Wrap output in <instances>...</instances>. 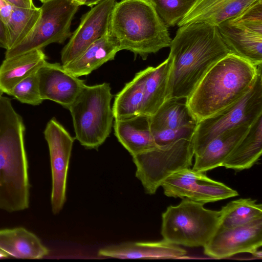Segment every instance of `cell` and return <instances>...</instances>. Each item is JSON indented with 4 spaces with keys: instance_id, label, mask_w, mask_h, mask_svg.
Returning <instances> with one entry per match:
<instances>
[{
    "instance_id": "cell-1",
    "label": "cell",
    "mask_w": 262,
    "mask_h": 262,
    "mask_svg": "<svg viewBox=\"0 0 262 262\" xmlns=\"http://www.w3.org/2000/svg\"><path fill=\"white\" fill-rule=\"evenodd\" d=\"M179 27L169 46L171 66L166 100L186 99L211 67L230 53L217 26L198 23Z\"/></svg>"
},
{
    "instance_id": "cell-2",
    "label": "cell",
    "mask_w": 262,
    "mask_h": 262,
    "mask_svg": "<svg viewBox=\"0 0 262 262\" xmlns=\"http://www.w3.org/2000/svg\"><path fill=\"white\" fill-rule=\"evenodd\" d=\"M25 126L11 99L0 97V209L23 210L29 205Z\"/></svg>"
},
{
    "instance_id": "cell-3",
    "label": "cell",
    "mask_w": 262,
    "mask_h": 262,
    "mask_svg": "<svg viewBox=\"0 0 262 262\" xmlns=\"http://www.w3.org/2000/svg\"><path fill=\"white\" fill-rule=\"evenodd\" d=\"M258 66L229 53L204 75L186 99L197 123L240 99L251 88Z\"/></svg>"
},
{
    "instance_id": "cell-4",
    "label": "cell",
    "mask_w": 262,
    "mask_h": 262,
    "mask_svg": "<svg viewBox=\"0 0 262 262\" xmlns=\"http://www.w3.org/2000/svg\"><path fill=\"white\" fill-rule=\"evenodd\" d=\"M108 34L128 50L145 60L150 54L169 47L168 27L149 0L116 2L110 16Z\"/></svg>"
},
{
    "instance_id": "cell-5",
    "label": "cell",
    "mask_w": 262,
    "mask_h": 262,
    "mask_svg": "<svg viewBox=\"0 0 262 262\" xmlns=\"http://www.w3.org/2000/svg\"><path fill=\"white\" fill-rule=\"evenodd\" d=\"M108 83L85 86L69 106L75 139L86 148L97 149L110 135L114 118Z\"/></svg>"
},
{
    "instance_id": "cell-6",
    "label": "cell",
    "mask_w": 262,
    "mask_h": 262,
    "mask_svg": "<svg viewBox=\"0 0 262 262\" xmlns=\"http://www.w3.org/2000/svg\"><path fill=\"white\" fill-rule=\"evenodd\" d=\"M220 211L187 198L168 206L162 214L161 235L174 245L204 247L219 228Z\"/></svg>"
},
{
    "instance_id": "cell-7",
    "label": "cell",
    "mask_w": 262,
    "mask_h": 262,
    "mask_svg": "<svg viewBox=\"0 0 262 262\" xmlns=\"http://www.w3.org/2000/svg\"><path fill=\"white\" fill-rule=\"evenodd\" d=\"M261 69V65L258 66L253 84L240 99L197 123L192 138L194 156L222 133L240 125H251L262 115Z\"/></svg>"
},
{
    "instance_id": "cell-8",
    "label": "cell",
    "mask_w": 262,
    "mask_h": 262,
    "mask_svg": "<svg viewBox=\"0 0 262 262\" xmlns=\"http://www.w3.org/2000/svg\"><path fill=\"white\" fill-rule=\"evenodd\" d=\"M194 156L193 140L182 139L135 155L136 177L145 192L155 194L162 182L180 170L190 168Z\"/></svg>"
},
{
    "instance_id": "cell-9",
    "label": "cell",
    "mask_w": 262,
    "mask_h": 262,
    "mask_svg": "<svg viewBox=\"0 0 262 262\" xmlns=\"http://www.w3.org/2000/svg\"><path fill=\"white\" fill-rule=\"evenodd\" d=\"M40 7L39 17L30 34L19 43L6 50L5 58L62 43L72 35L71 25L79 6L73 0H47Z\"/></svg>"
},
{
    "instance_id": "cell-10",
    "label": "cell",
    "mask_w": 262,
    "mask_h": 262,
    "mask_svg": "<svg viewBox=\"0 0 262 262\" xmlns=\"http://www.w3.org/2000/svg\"><path fill=\"white\" fill-rule=\"evenodd\" d=\"M217 26L230 53L255 66L262 64V0Z\"/></svg>"
},
{
    "instance_id": "cell-11",
    "label": "cell",
    "mask_w": 262,
    "mask_h": 262,
    "mask_svg": "<svg viewBox=\"0 0 262 262\" xmlns=\"http://www.w3.org/2000/svg\"><path fill=\"white\" fill-rule=\"evenodd\" d=\"M168 197L187 198L203 204L238 195L235 190L190 168L177 171L162 183Z\"/></svg>"
},
{
    "instance_id": "cell-12",
    "label": "cell",
    "mask_w": 262,
    "mask_h": 262,
    "mask_svg": "<svg viewBox=\"0 0 262 262\" xmlns=\"http://www.w3.org/2000/svg\"><path fill=\"white\" fill-rule=\"evenodd\" d=\"M43 133L50 157L52 210L56 214L62 209L66 200L68 171L75 138L54 118L48 122Z\"/></svg>"
},
{
    "instance_id": "cell-13",
    "label": "cell",
    "mask_w": 262,
    "mask_h": 262,
    "mask_svg": "<svg viewBox=\"0 0 262 262\" xmlns=\"http://www.w3.org/2000/svg\"><path fill=\"white\" fill-rule=\"evenodd\" d=\"M262 246V217L244 225L219 229L204 245L205 255L216 259L254 253Z\"/></svg>"
},
{
    "instance_id": "cell-14",
    "label": "cell",
    "mask_w": 262,
    "mask_h": 262,
    "mask_svg": "<svg viewBox=\"0 0 262 262\" xmlns=\"http://www.w3.org/2000/svg\"><path fill=\"white\" fill-rule=\"evenodd\" d=\"M116 0H103L83 14L77 28L61 52L65 65L79 56L97 40L108 33L111 14Z\"/></svg>"
},
{
    "instance_id": "cell-15",
    "label": "cell",
    "mask_w": 262,
    "mask_h": 262,
    "mask_svg": "<svg viewBox=\"0 0 262 262\" xmlns=\"http://www.w3.org/2000/svg\"><path fill=\"white\" fill-rule=\"evenodd\" d=\"M40 95L68 108L85 86L84 81L66 70L59 63L47 61L37 72Z\"/></svg>"
},
{
    "instance_id": "cell-16",
    "label": "cell",
    "mask_w": 262,
    "mask_h": 262,
    "mask_svg": "<svg viewBox=\"0 0 262 262\" xmlns=\"http://www.w3.org/2000/svg\"><path fill=\"white\" fill-rule=\"evenodd\" d=\"M98 255L119 259L185 258L187 252L164 239L158 242H127L100 249Z\"/></svg>"
},
{
    "instance_id": "cell-17",
    "label": "cell",
    "mask_w": 262,
    "mask_h": 262,
    "mask_svg": "<svg viewBox=\"0 0 262 262\" xmlns=\"http://www.w3.org/2000/svg\"><path fill=\"white\" fill-rule=\"evenodd\" d=\"M256 0H195L177 25L204 23L217 26L243 11Z\"/></svg>"
},
{
    "instance_id": "cell-18",
    "label": "cell",
    "mask_w": 262,
    "mask_h": 262,
    "mask_svg": "<svg viewBox=\"0 0 262 262\" xmlns=\"http://www.w3.org/2000/svg\"><path fill=\"white\" fill-rule=\"evenodd\" d=\"M114 134L119 142L132 156L157 147L150 126V116L140 114L115 119Z\"/></svg>"
},
{
    "instance_id": "cell-19",
    "label": "cell",
    "mask_w": 262,
    "mask_h": 262,
    "mask_svg": "<svg viewBox=\"0 0 262 262\" xmlns=\"http://www.w3.org/2000/svg\"><path fill=\"white\" fill-rule=\"evenodd\" d=\"M250 125L245 124L226 130L211 140L200 153L194 155L192 169L204 172L222 166Z\"/></svg>"
},
{
    "instance_id": "cell-20",
    "label": "cell",
    "mask_w": 262,
    "mask_h": 262,
    "mask_svg": "<svg viewBox=\"0 0 262 262\" xmlns=\"http://www.w3.org/2000/svg\"><path fill=\"white\" fill-rule=\"evenodd\" d=\"M120 51L118 41L108 33L91 44L75 59L62 66L77 77L88 75L113 60Z\"/></svg>"
},
{
    "instance_id": "cell-21",
    "label": "cell",
    "mask_w": 262,
    "mask_h": 262,
    "mask_svg": "<svg viewBox=\"0 0 262 262\" xmlns=\"http://www.w3.org/2000/svg\"><path fill=\"white\" fill-rule=\"evenodd\" d=\"M0 250L21 259H41L49 252L36 235L23 227L0 230Z\"/></svg>"
},
{
    "instance_id": "cell-22",
    "label": "cell",
    "mask_w": 262,
    "mask_h": 262,
    "mask_svg": "<svg viewBox=\"0 0 262 262\" xmlns=\"http://www.w3.org/2000/svg\"><path fill=\"white\" fill-rule=\"evenodd\" d=\"M47 58L42 49L5 58L0 66V88L4 93L8 94L18 82L37 73Z\"/></svg>"
},
{
    "instance_id": "cell-23",
    "label": "cell",
    "mask_w": 262,
    "mask_h": 262,
    "mask_svg": "<svg viewBox=\"0 0 262 262\" xmlns=\"http://www.w3.org/2000/svg\"><path fill=\"white\" fill-rule=\"evenodd\" d=\"M262 152V115L250 126L224 162L222 166L235 170L250 168Z\"/></svg>"
},
{
    "instance_id": "cell-24",
    "label": "cell",
    "mask_w": 262,
    "mask_h": 262,
    "mask_svg": "<svg viewBox=\"0 0 262 262\" xmlns=\"http://www.w3.org/2000/svg\"><path fill=\"white\" fill-rule=\"evenodd\" d=\"M197 121L186 99H168L150 116L151 133L187 126H196Z\"/></svg>"
},
{
    "instance_id": "cell-25",
    "label": "cell",
    "mask_w": 262,
    "mask_h": 262,
    "mask_svg": "<svg viewBox=\"0 0 262 262\" xmlns=\"http://www.w3.org/2000/svg\"><path fill=\"white\" fill-rule=\"evenodd\" d=\"M171 66V60L168 56L157 67H149L141 114L152 115L165 101Z\"/></svg>"
},
{
    "instance_id": "cell-26",
    "label": "cell",
    "mask_w": 262,
    "mask_h": 262,
    "mask_svg": "<svg viewBox=\"0 0 262 262\" xmlns=\"http://www.w3.org/2000/svg\"><path fill=\"white\" fill-rule=\"evenodd\" d=\"M149 67L140 71L116 95L112 108L115 119L132 117L141 113L145 79Z\"/></svg>"
},
{
    "instance_id": "cell-27",
    "label": "cell",
    "mask_w": 262,
    "mask_h": 262,
    "mask_svg": "<svg viewBox=\"0 0 262 262\" xmlns=\"http://www.w3.org/2000/svg\"><path fill=\"white\" fill-rule=\"evenodd\" d=\"M262 217V205L251 199L231 201L220 211L219 229L241 226Z\"/></svg>"
},
{
    "instance_id": "cell-28",
    "label": "cell",
    "mask_w": 262,
    "mask_h": 262,
    "mask_svg": "<svg viewBox=\"0 0 262 262\" xmlns=\"http://www.w3.org/2000/svg\"><path fill=\"white\" fill-rule=\"evenodd\" d=\"M40 14V7L35 6L32 8H25L13 5L8 20L4 25L7 39V50L21 42L30 34Z\"/></svg>"
},
{
    "instance_id": "cell-29",
    "label": "cell",
    "mask_w": 262,
    "mask_h": 262,
    "mask_svg": "<svg viewBox=\"0 0 262 262\" xmlns=\"http://www.w3.org/2000/svg\"><path fill=\"white\" fill-rule=\"evenodd\" d=\"M168 28L178 24L193 5L195 0H149Z\"/></svg>"
},
{
    "instance_id": "cell-30",
    "label": "cell",
    "mask_w": 262,
    "mask_h": 262,
    "mask_svg": "<svg viewBox=\"0 0 262 262\" xmlns=\"http://www.w3.org/2000/svg\"><path fill=\"white\" fill-rule=\"evenodd\" d=\"M20 102L37 105L43 101L41 98L37 73L23 79L15 84L8 92Z\"/></svg>"
},
{
    "instance_id": "cell-31",
    "label": "cell",
    "mask_w": 262,
    "mask_h": 262,
    "mask_svg": "<svg viewBox=\"0 0 262 262\" xmlns=\"http://www.w3.org/2000/svg\"><path fill=\"white\" fill-rule=\"evenodd\" d=\"M196 126H187L175 129H165L152 132L157 146L161 147L171 144L182 139H192Z\"/></svg>"
},
{
    "instance_id": "cell-32",
    "label": "cell",
    "mask_w": 262,
    "mask_h": 262,
    "mask_svg": "<svg viewBox=\"0 0 262 262\" xmlns=\"http://www.w3.org/2000/svg\"><path fill=\"white\" fill-rule=\"evenodd\" d=\"M13 5L6 0H0V18L4 25L8 20Z\"/></svg>"
},
{
    "instance_id": "cell-33",
    "label": "cell",
    "mask_w": 262,
    "mask_h": 262,
    "mask_svg": "<svg viewBox=\"0 0 262 262\" xmlns=\"http://www.w3.org/2000/svg\"><path fill=\"white\" fill-rule=\"evenodd\" d=\"M15 6L25 8H32L35 7L33 0H6Z\"/></svg>"
},
{
    "instance_id": "cell-34",
    "label": "cell",
    "mask_w": 262,
    "mask_h": 262,
    "mask_svg": "<svg viewBox=\"0 0 262 262\" xmlns=\"http://www.w3.org/2000/svg\"><path fill=\"white\" fill-rule=\"evenodd\" d=\"M0 47L7 50L8 43L5 26L0 18Z\"/></svg>"
},
{
    "instance_id": "cell-35",
    "label": "cell",
    "mask_w": 262,
    "mask_h": 262,
    "mask_svg": "<svg viewBox=\"0 0 262 262\" xmlns=\"http://www.w3.org/2000/svg\"><path fill=\"white\" fill-rule=\"evenodd\" d=\"M75 3L79 6L81 5H86L89 7H94L103 0H73Z\"/></svg>"
},
{
    "instance_id": "cell-36",
    "label": "cell",
    "mask_w": 262,
    "mask_h": 262,
    "mask_svg": "<svg viewBox=\"0 0 262 262\" xmlns=\"http://www.w3.org/2000/svg\"><path fill=\"white\" fill-rule=\"evenodd\" d=\"M261 251L257 250L256 252H255L254 253L252 254L254 256H255L257 258H261L262 257L261 255Z\"/></svg>"
},
{
    "instance_id": "cell-37",
    "label": "cell",
    "mask_w": 262,
    "mask_h": 262,
    "mask_svg": "<svg viewBox=\"0 0 262 262\" xmlns=\"http://www.w3.org/2000/svg\"><path fill=\"white\" fill-rule=\"evenodd\" d=\"M9 255L5 252L0 250V258L8 257Z\"/></svg>"
},
{
    "instance_id": "cell-38",
    "label": "cell",
    "mask_w": 262,
    "mask_h": 262,
    "mask_svg": "<svg viewBox=\"0 0 262 262\" xmlns=\"http://www.w3.org/2000/svg\"><path fill=\"white\" fill-rule=\"evenodd\" d=\"M3 93H4V92L3 91V90L0 88V97H1L2 96Z\"/></svg>"
},
{
    "instance_id": "cell-39",
    "label": "cell",
    "mask_w": 262,
    "mask_h": 262,
    "mask_svg": "<svg viewBox=\"0 0 262 262\" xmlns=\"http://www.w3.org/2000/svg\"><path fill=\"white\" fill-rule=\"evenodd\" d=\"M42 3H43L45 1H47V0H40Z\"/></svg>"
}]
</instances>
